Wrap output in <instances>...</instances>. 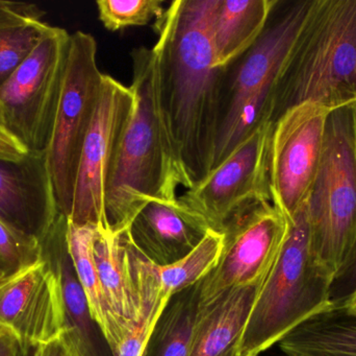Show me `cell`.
Returning a JSON list of instances; mask_svg holds the SVG:
<instances>
[{"label":"cell","instance_id":"cell-4","mask_svg":"<svg viewBox=\"0 0 356 356\" xmlns=\"http://www.w3.org/2000/svg\"><path fill=\"white\" fill-rule=\"evenodd\" d=\"M315 0H276L259 39L223 68L213 167L255 130L271 123V95Z\"/></svg>","mask_w":356,"mask_h":356},{"label":"cell","instance_id":"cell-31","mask_svg":"<svg viewBox=\"0 0 356 356\" xmlns=\"http://www.w3.org/2000/svg\"><path fill=\"white\" fill-rule=\"evenodd\" d=\"M33 356H72L60 338L40 345L35 349Z\"/></svg>","mask_w":356,"mask_h":356},{"label":"cell","instance_id":"cell-7","mask_svg":"<svg viewBox=\"0 0 356 356\" xmlns=\"http://www.w3.org/2000/svg\"><path fill=\"white\" fill-rule=\"evenodd\" d=\"M104 73L97 64V43L85 31L71 33L68 61L54 132L47 150L58 211L70 217L79 160L91 127Z\"/></svg>","mask_w":356,"mask_h":356},{"label":"cell","instance_id":"cell-13","mask_svg":"<svg viewBox=\"0 0 356 356\" xmlns=\"http://www.w3.org/2000/svg\"><path fill=\"white\" fill-rule=\"evenodd\" d=\"M0 326L29 348L60 338L64 327L60 280L43 257L0 281Z\"/></svg>","mask_w":356,"mask_h":356},{"label":"cell","instance_id":"cell-5","mask_svg":"<svg viewBox=\"0 0 356 356\" xmlns=\"http://www.w3.org/2000/svg\"><path fill=\"white\" fill-rule=\"evenodd\" d=\"M289 223L284 246L259 286L238 356H257L305 322L334 309L332 277L312 251L307 203Z\"/></svg>","mask_w":356,"mask_h":356},{"label":"cell","instance_id":"cell-34","mask_svg":"<svg viewBox=\"0 0 356 356\" xmlns=\"http://www.w3.org/2000/svg\"><path fill=\"white\" fill-rule=\"evenodd\" d=\"M4 121H3V112H2V107L1 104H0V125H3Z\"/></svg>","mask_w":356,"mask_h":356},{"label":"cell","instance_id":"cell-25","mask_svg":"<svg viewBox=\"0 0 356 356\" xmlns=\"http://www.w3.org/2000/svg\"><path fill=\"white\" fill-rule=\"evenodd\" d=\"M223 245V234L209 230L202 242L175 265H156L163 292L171 297L204 279L217 267Z\"/></svg>","mask_w":356,"mask_h":356},{"label":"cell","instance_id":"cell-21","mask_svg":"<svg viewBox=\"0 0 356 356\" xmlns=\"http://www.w3.org/2000/svg\"><path fill=\"white\" fill-rule=\"evenodd\" d=\"M278 344L286 356H356V319L334 309L305 322Z\"/></svg>","mask_w":356,"mask_h":356},{"label":"cell","instance_id":"cell-27","mask_svg":"<svg viewBox=\"0 0 356 356\" xmlns=\"http://www.w3.org/2000/svg\"><path fill=\"white\" fill-rule=\"evenodd\" d=\"M40 244L25 240L0 222V263L8 276L41 261Z\"/></svg>","mask_w":356,"mask_h":356},{"label":"cell","instance_id":"cell-19","mask_svg":"<svg viewBox=\"0 0 356 356\" xmlns=\"http://www.w3.org/2000/svg\"><path fill=\"white\" fill-rule=\"evenodd\" d=\"M276 0H216L211 43L216 67L226 66L246 52L263 33Z\"/></svg>","mask_w":356,"mask_h":356},{"label":"cell","instance_id":"cell-9","mask_svg":"<svg viewBox=\"0 0 356 356\" xmlns=\"http://www.w3.org/2000/svg\"><path fill=\"white\" fill-rule=\"evenodd\" d=\"M273 123L255 130L225 160L178 200L198 215L209 230L221 233L226 224L245 207L271 201L270 142Z\"/></svg>","mask_w":356,"mask_h":356},{"label":"cell","instance_id":"cell-28","mask_svg":"<svg viewBox=\"0 0 356 356\" xmlns=\"http://www.w3.org/2000/svg\"><path fill=\"white\" fill-rule=\"evenodd\" d=\"M356 291V240L350 255L332 280L330 299L334 309L340 307Z\"/></svg>","mask_w":356,"mask_h":356},{"label":"cell","instance_id":"cell-30","mask_svg":"<svg viewBox=\"0 0 356 356\" xmlns=\"http://www.w3.org/2000/svg\"><path fill=\"white\" fill-rule=\"evenodd\" d=\"M35 349L23 346L10 332L0 338V356H33Z\"/></svg>","mask_w":356,"mask_h":356},{"label":"cell","instance_id":"cell-10","mask_svg":"<svg viewBox=\"0 0 356 356\" xmlns=\"http://www.w3.org/2000/svg\"><path fill=\"white\" fill-rule=\"evenodd\" d=\"M286 217L263 200L236 213L222 230L223 250L217 267L201 280L200 302L225 291L261 286L289 232Z\"/></svg>","mask_w":356,"mask_h":356},{"label":"cell","instance_id":"cell-24","mask_svg":"<svg viewBox=\"0 0 356 356\" xmlns=\"http://www.w3.org/2000/svg\"><path fill=\"white\" fill-rule=\"evenodd\" d=\"M97 228L73 225L69 222L68 249L90 313L102 328L112 349L118 341V330L106 303L94 257V238Z\"/></svg>","mask_w":356,"mask_h":356},{"label":"cell","instance_id":"cell-17","mask_svg":"<svg viewBox=\"0 0 356 356\" xmlns=\"http://www.w3.org/2000/svg\"><path fill=\"white\" fill-rule=\"evenodd\" d=\"M259 286H243L199 300L190 356H238Z\"/></svg>","mask_w":356,"mask_h":356},{"label":"cell","instance_id":"cell-29","mask_svg":"<svg viewBox=\"0 0 356 356\" xmlns=\"http://www.w3.org/2000/svg\"><path fill=\"white\" fill-rule=\"evenodd\" d=\"M29 155L26 148L3 127L0 125V159L21 160Z\"/></svg>","mask_w":356,"mask_h":356},{"label":"cell","instance_id":"cell-35","mask_svg":"<svg viewBox=\"0 0 356 356\" xmlns=\"http://www.w3.org/2000/svg\"><path fill=\"white\" fill-rule=\"evenodd\" d=\"M8 332V330H6V328L1 327V326H0V338H1L2 336H4V334H6Z\"/></svg>","mask_w":356,"mask_h":356},{"label":"cell","instance_id":"cell-6","mask_svg":"<svg viewBox=\"0 0 356 356\" xmlns=\"http://www.w3.org/2000/svg\"><path fill=\"white\" fill-rule=\"evenodd\" d=\"M307 207L312 251L334 280L356 240V102L328 114Z\"/></svg>","mask_w":356,"mask_h":356},{"label":"cell","instance_id":"cell-20","mask_svg":"<svg viewBox=\"0 0 356 356\" xmlns=\"http://www.w3.org/2000/svg\"><path fill=\"white\" fill-rule=\"evenodd\" d=\"M127 259L139 313L133 328L112 349L113 356H142L154 325L170 299L163 292L156 265L134 245L127 247Z\"/></svg>","mask_w":356,"mask_h":356},{"label":"cell","instance_id":"cell-32","mask_svg":"<svg viewBox=\"0 0 356 356\" xmlns=\"http://www.w3.org/2000/svg\"><path fill=\"white\" fill-rule=\"evenodd\" d=\"M338 309L344 311L349 317L356 319V291L340 307H338Z\"/></svg>","mask_w":356,"mask_h":356},{"label":"cell","instance_id":"cell-26","mask_svg":"<svg viewBox=\"0 0 356 356\" xmlns=\"http://www.w3.org/2000/svg\"><path fill=\"white\" fill-rule=\"evenodd\" d=\"M96 4L100 21L112 31L148 24L154 17L161 18L165 13L161 0H100Z\"/></svg>","mask_w":356,"mask_h":356},{"label":"cell","instance_id":"cell-18","mask_svg":"<svg viewBox=\"0 0 356 356\" xmlns=\"http://www.w3.org/2000/svg\"><path fill=\"white\" fill-rule=\"evenodd\" d=\"M124 232L114 234L104 228H97L94 238V257L100 284L118 330L116 345L133 328L139 313L127 261Z\"/></svg>","mask_w":356,"mask_h":356},{"label":"cell","instance_id":"cell-3","mask_svg":"<svg viewBox=\"0 0 356 356\" xmlns=\"http://www.w3.org/2000/svg\"><path fill=\"white\" fill-rule=\"evenodd\" d=\"M356 102V0H315L271 95V121L305 102Z\"/></svg>","mask_w":356,"mask_h":356},{"label":"cell","instance_id":"cell-23","mask_svg":"<svg viewBox=\"0 0 356 356\" xmlns=\"http://www.w3.org/2000/svg\"><path fill=\"white\" fill-rule=\"evenodd\" d=\"M200 286L199 281L170 297L142 356H190Z\"/></svg>","mask_w":356,"mask_h":356},{"label":"cell","instance_id":"cell-1","mask_svg":"<svg viewBox=\"0 0 356 356\" xmlns=\"http://www.w3.org/2000/svg\"><path fill=\"white\" fill-rule=\"evenodd\" d=\"M216 0H177L154 23L161 111L190 188L213 167L223 68L216 67L211 17Z\"/></svg>","mask_w":356,"mask_h":356},{"label":"cell","instance_id":"cell-8","mask_svg":"<svg viewBox=\"0 0 356 356\" xmlns=\"http://www.w3.org/2000/svg\"><path fill=\"white\" fill-rule=\"evenodd\" d=\"M71 35L52 26L0 86L3 127L27 152H47L60 104Z\"/></svg>","mask_w":356,"mask_h":356},{"label":"cell","instance_id":"cell-14","mask_svg":"<svg viewBox=\"0 0 356 356\" xmlns=\"http://www.w3.org/2000/svg\"><path fill=\"white\" fill-rule=\"evenodd\" d=\"M60 215L47 152L21 160L0 159V222L25 240L41 244Z\"/></svg>","mask_w":356,"mask_h":356},{"label":"cell","instance_id":"cell-15","mask_svg":"<svg viewBox=\"0 0 356 356\" xmlns=\"http://www.w3.org/2000/svg\"><path fill=\"white\" fill-rule=\"evenodd\" d=\"M68 217L60 213L41 244V255L58 275L64 303L60 339L72 356H113L100 326L90 313L68 249Z\"/></svg>","mask_w":356,"mask_h":356},{"label":"cell","instance_id":"cell-16","mask_svg":"<svg viewBox=\"0 0 356 356\" xmlns=\"http://www.w3.org/2000/svg\"><path fill=\"white\" fill-rule=\"evenodd\" d=\"M209 231L178 198L149 199L127 229L134 246L154 265L168 267L190 254Z\"/></svg>","mask_w":356,"mask_h":356},{"label":"cell","instance_id":"cell-11","mask_svg":"<svg viewBox=\"0 0 356 356\" xmlns=\"http://www.w3.org/2000/svg\"><path fill=\"white\" fill-rule=\"evenodd\" d=\"M134 102L131 87L104 75L97 108L79 160L68 219L73 225L108 230L104 207L106 184L133 113Z\"/></svg>","mask_w":356,"mask_h":356},{"label":"cell","instance_id":"cell-33","mask_svg":"<svg viewBox=\"0 0 356 356\" xmlns=\"http://www.w3.org/2000/svg\"><path fill=\"white\" fill-rule=\"evenodd\" d=\"M8 277V272H6V270L4 269L3 265H2V263H0V281H2V280L4 279V278Z\"/></svg>","mask_w":356,"mask_h":356},{"label":"cell","instance_id":"cell-2","mask_svg":"<svg viewBox=\"0 0 356 356\" xmlns=\"http://www.w3.org/2000/svg\"><path fill=\"white\" fill-rule=\"evenodd\" d=\"M135 98L106 189V217L112 233L129 229L149 199L177 200L178 186L190 188L178 167L158 95L152 48L131 52Z\"/></svg>","mask_w":356,"mask_h":356},{"label":"cell","instance_id":"cell-12","mask_svg":"<svg viewBox=\"0 0 356 356\" xmlns=\"http://www.w3.org/2000/svg\"><path fill=\"white\" fill-rule=\"evenodd\" d=\"M332 110L305 102L286 111L272 129L270 142L271 202L289 222L307 202L323 150L326 121Z\"/></svg>","mask_w":356,"mask_h":356},{"label":"cell","instance_id":"cell-22","mask_svg":"<svg viewBox=\"0 0 356 356\" xmlns=\"http://www.w3.org/2000/svg\"><path fill=\"white\" fill-rule=\"evenodd\" d=\"M44 14L35 4L0 0V86L51 29Z\"/></svg>","mask_w":356,"mask_h":356}]
</instances>
